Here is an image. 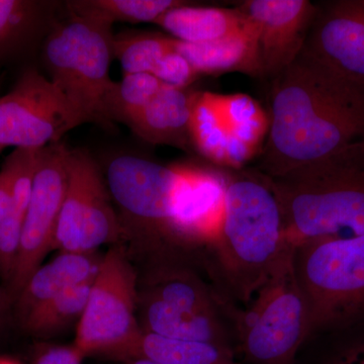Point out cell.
Here are the masks:
<instances>
[{
    "label": "cell",
    "mask_w": 364,
    "mask_h": 364,
    "mask_svg": "<svg viewBox=\"0 0 364 364\" xmlns=\"http://www.w3.org/2000/svg\"><path fill=\"white\" fill-rule=\"evenodd\" d=\"M259 171L284 176L364 140V90L299 55L272 80Z\"/></svg>",
    "instance_id": "cell-1"
},
{
    "label": "cell",
    "mask_w": 364,
    "mask_h": 364,
    "mask_svg": "<svg viewBox=\"0 0 364 364\" xmlns=\"http://www.w3.org/2000/svg\"><path fill=\"white\" fill-rule=\"evenodd\" d=\"M265 178L282 210L287 247L364 235V140L286 176Z\"/></svg>",
    "instance_id": "cell-2"
},
{
    "label": "cell",
    "mask_w": 364,
    "mask_h": 364,
    "mask_svg": "<svg viewBox=\"0 0 364 364\" xmlns=\"http://www.w3.org/2000/svg\"><path fill=\"white\" fill-rule=\"evenodd\" d=\"M236 298L249 301L291 248L284 240L279 202L264 176L228 177L224 214L213 244Z\"/></svg>",
    "instance_id": "cell-3"
},
{
    "label": "cell",
    "mask_w": 364,
    "mask_h": 364,
    "mask_svg": "<svg viewBox=\"0 0 364 364\" xmlns=\"http://www.w3.org/2000/svg\"><path fill=\"white\" fill-rule=\"evenodd\" d=\"M112 26L70 14L53 28L44 46V62L50 80L76 109L105 129L114 127L109 104L117 82L109 75Z\"/></svg>",
    "instance_id": "cell-4"
},
{
    "label": "cell",
    "mask_w": 364,
    "mask_h": 364,
    "mask_svg": "<svg viewBox=\"0 0 364 364\" xmlns=\"http://www.w3.org/2000/svg\"><path fill=\"white\" fill-rule=\"evenodd\" d=\"M296 282L311 333L364 314V235L308 242L294 249Z\"/></svg>",
    "instance_id": "cell-5"
},
{
    "label": "cell",
    "mask_w": 364,
    "mask_h": 364,
    "mask_svg": "<svg viewBox=\"0 0 364 364\" xmlns=\"http://www.w3.org/2000/svg\"><path fill=\"white\" fill-rule=\"evenodd\" d=\"M244 358L253 364H294L311 334L305 296L296 282L294 249L236 321Z\"/></svg>",
    "instance_id": "cell-6"
},
{
    "label": "cell",
    "mask_w": 364,
    "mask_h": 364,
    "mask_svg": "<svg viewBox=\"0 0 364 364\" xmlns=\"http://www.w3.org/2000/svg\"><path fill=\"white\" fill-rule=\"evenodd\" d=\"M136 273L126 249L112 245L100 261L76 328L74 346L85 356L102 354L127 361L142 336L136 318Z\"/></svg>",
    "instance_id": "cell-7"
},
{
    "label": "cell",
    "mask_w": 364,
    "mask_h": 364,
    "mask_svg": "<svg viewBox=\"0 0 364 364\" xmlns=\"http://www.w3.org/2000/svg\"><path fill=\"white\" fill-rule=\"evenodd\" d=\"M191 166H164L143 158L117 157L107 167V183L124 237L138 235L150 243L177 244L174 219Z\"/></svg>",
    "instance_id": "cell-8"
},
{
    "label": "cell",
    "mask_w": 364,
    "mask_h": 364,
    "mask_svg": "<svg viewBox=\"0 0 364 364\" xmlns=\"http://www.w3.org/2000/svg\"><path fill=\"white\" fill-rule=\"evenodd\" d=\"M124 232L100 166L85 150L69 149L68 181L54 246L61 252L95 253Z\"/></svg>",
    "instance_id": "cell-9"
},
{
    "label": "cell",
    "mask_w": 364,
    "mask_h": 364,
    "mask_svg": "<svg viewBox=\"0 0 364 364\" xmlns=\"http://www.w3.org/2000/svg\"><path fill=\"white\" fill-rule=\"evenodd\" d=\"M87 123L68 98L37 69L21 74L0 97V149H42L61 142L68 132Z\"/></svg>",
    "instance_id": "cell-10"
},
{
    "label": "cell",
    "mask_w": 364,
    "mask_h": 364,
    "mask_svg": "<svg viewBox=\"0 0 364 364\" xmlns=\"http://www.w3.org/2000/svg\"><path fill=\"white\" fill-rule=\"evenodd\" d=\"M68 153L63 141L43 148L23 228L11 291L18 296L54 246L55 232L68 181Z\"/></svg>",
    "instance_id": "cell-11"
},
{
    "label": "cell",
    "mask_w": 364,
    "mask_h": 364,
    "mask_svg": "<svg viewBox=\"0 0 364 364\" xmlns=\"http://www.w3.org/2000/svg\"><path fill=\"white\" fill-rule=\"evenodd\" d=\"M301 55L364 90V0L316 2Z\"/></svg>",
    "instance_id": "cell-12"
},
{
    "label": "cell",
    "mask_w": 364,
    "mask_h": 364,
    "mask_svg": "<svg viewBox=\"0 0 364 364\" xmlns=\"http://www.w3.org/2000/svg\"><path fill=\"white\" fill-rule=\"evenodd\" d=\"M237 7L255 30L261 76L272 81L303 51L315 16L316 2L247 0Z\"/></svg>",
    "instance_id": "cell-13"
},
{
    "label": "cell",
    "mask_w": 364,
    "mask_h": 364,
    "mask_svg": "<svg viewBox=\"0 0 364 364\" xmlns=\"http://www.w3.org/2000/svg\"><path fill=\"white\" fill-rule=\"evenodd\" d=\"M228 177L221 171L191 166L174 219L177 244L212 247L224 214Z\"/></svg>",
    "instance_id": "cell-14"
},
{
    "label": "cell",
    "mask_w": 364,
    "mask_h": 364,
    "mask_svg": "<svg viewBox=\"0 0 364 364\" xmlns=\"http://www.w3.org/2000/svg\"><path fill=\"white\" fill-rule=\"evenodd\" d=\"M193 92L162 85L156 95L139 114L130 129L145 142L188 151L191 143V111Z\"/></svg>",
    "instance_id": "cell-15"
},
{
    "label": "cell",
    "mask_w": 364,
    "mask_h": 364,
    "mask_svg": "<svg viewBox=\"0 0 364 364\" xmlns=\"http://www.w3.org/2000/svg\"><path fill=\"white\" fill-rule=\"evenodd\" d=\"M172 47L188 60L200 76L240 72L251 77L262 78L255 30L251 23L244 32L202 44L172 38Z\"/></svg>",
    "instance_id": "cell-16"
},
{
    "label": "cell",
    "mask_w": 364,
    "mask_h": 364,
    "mask_svg": "<svg viewBox=\"0 0 364 364\" xmlns=\"http://www.w3.org/2000/svg\"><path fill=\"white\" fill-rule=\"evenodd\" d=\"M138 305L143 332L231 348L218 314L186 312L146 293L139 294Z\"/></svg>",
    "instance_id": "cell-17"
},
{
    "label": "cell",
    "mask_w": 364,
    "mask_h": 364,
    "mask_svg": "<svg viewBox=\"0 0 364 364\" xmlns=\"http://www.w3.org/2000/svg\"><path fill=\"white\" fill-rule=\"evenodd\" d=\"M155 23L173 39L191 44L224 39L250 26L247 16L237 6H196L186 2L169 9Z\"/></svg>",
    "instance_id": "cell-18"
},
{
    "label": "cell",
    "mask_w": 364,
    "mask_h": 364,
    "mask_svg": "<svg viewBox=\"0 0 364 364\" xmlns=\"http://www.w3.org/2000/svg\"><path fill=\"white\" fill-rule=\"evenodd\" d=\"M100 261L95 253L61 252L41 265L16 296L20 317L67 289L95 279Z\"/></svg>",
    "instance_id": "cell-19"
},
{
    "label": "cell",
    "mask_w": 364,
    "mask_h": 364,
    "mask_svg": "<svg viewBox=\"0 0 364 364\" xmlns=\"http://www.w3.org/2000/svg\"><path fill=\"white\" fill-rule=\"evenodd\" d=\"M138 358L163 364H231L234 361L231 348L145 332L128 360Z\"/></svg>",
    "instance_id": "cell-20"
},
{
    "label": "cell",
    "mask_w": 364,
    "mask_h": 364,
    "mask_svg": "<svg viewBox=\"0 0 364 364\" xmlns=\"http://www.w3.org/2000/svg\"><path fill=\"white\" fill-rule=\"evenodd\" d=\"M219 95L213 92H193L191 98V143L208 161L227 167V127L220 107Z\"/></svg>",
    "instance_id": "cell-21"
},
{
    "label": "cell",
    "mask_w": 364,
    "mask_h": 364,
    "mask_svg": "<svg viewBox=\"0 0 364 364\" xmlns=\"http://www.w3.org/2000/svg\"><path fill=\"white\" fill-rule=\"evenodd\" d=\"M181 0H74L67 1L69 13L114 25V23H156Z\"/></svg>",
    "instance_id": "cell-22"
},
{
    "label": "cell",
    "mask_w": 364,
    "mask_h": 364,
    "mask_svg": "<svg viewBox=\"0 0 364 364\" xmlns=\"http://www.w3.org/2000/svg\"><path fill=\"white\" fill-rule=\"evenodd\" d=\"M93 279L67 289L21 316L23 329L37 336H49L76 321L78 323L85 312Z\"/></svg>",
    "instance_id": "cell-23"
},
{
    "label": "cell",
    "mask_w": 364,
    "mask_h": 364,
    "mask_svg": "<svg viewBox=\"0 0 364 364\" xmlns=\"http://www.w3.org/2000/svg\"><path fill=\"white\" fill-rule=\"evenodd\" d=\"M223 119L229 138L235 139L258 154L269 131V114L257 100L244 93L219 95Z\"/></svg>",
    "instance_id": "cell-24"
},
{
    "label": "cell",
    "mask_w": 364,
    "mask_h": 364,
    "mask_svg": "<svg viewBox=\"0 0 364 364\" xmlns=\"http://www.w3.org/2000/svg\"><path fill=\"white\" fill-rule=\"evenodd\" d=\"M146 294L186 312L217 314L202 282L186 270L161 268L152 277Z\"/></svg>",
    "instance_id": "cell-25"
},
{
    "label": "cell",
    "mask_w": 364,
    "mask_h": 364,
    "mask_svg": "<svg viewBox=\"0 0 364 364\" xmlns=\"http://www.w3.org/2000/svg\"><path fill=\"white\" fill-rule=\"evenodd\" d=\"M171 51L172 38L160 33L124 32L112 38V57L119 61L124 75L152 74L163 57Z\"/></svg>",
    "instance_id": "cell-26"
},
{
    "label": "cell",
    "mask_w": 364,
    "mask_h": 364,
    "mask_svg": "<svg viewBox=\"0 0 364 364\" xmlns=\"http://www.w3.org/2000/svg\"><path fill=\"white\" fill-rule=\"evenodd\" d=\"M47 2L0 0V55L20 49L37 33L48 13Z\"/></svg>",
    "instance_id": "cell-27"
},
{
    "label": "cell",
    "mask_w": 364,
    "mask_h": 364,
    "mask_svg": "<svg viewBox=\"0 0 364 364\" xmlns=\"http://www.w3.org/2000/svg\"><path fill=\"white\" fill-rule=\"evenodd\" d=\"M162 83L153 74L124 75L117 82L109 104V119L112 124H131L147 107L161 88Z\"/></svg>",
    "instance_id": "cell-28"
},
{
    "label": "cell",
    "mask_w": 364,
    "mask_h": 364,
    "mask_svg": "<svg viewBox=\"0 0 364 364\" xmlns=\"http://www.w3.org/2000/svg\"><path fill=\"white\" fill-rule=\"evenodd\" d=\"M21 219L13 193L6 164L0 170V275L11 284L20 250Z\"/></svg>",
    "instance_id": "cell-29"
},
{
    "label": "cell",
    "mask_w": 364,
    "mask_h": 364,
    "mask_svg": "<svg viewBox=\"0 0 364 364\" xmlns=\"http://www.w3.org/2000/svg\"><path fill=\"white\" fill-rule=\"evenodd\" d=\"M152 74L162 85L178 90H188L200 76L188 60L174 50L163 57Z\"/></svg>",
    "instance_id": "cell-30"
},
{
    "label": "cell",
    "mask_w": 364,
    "mask_h": 364,
    "mask_svg": "<svg viewBox=\"0 0 364 364\" xmlns=\"http://www.w3.org/2000/svg\"><path fill=\"white\" fill-rule=\"evenodd\" d=\"M85 358L74 345L55 346L43 351L33 364H82Z\"/></svg>",
    "instance_id": "cell-31"
},
{
    "label": "cell",
    "mask_w": 364,
    "mask_h": 364,
    "mask_svg": "<svg viewBox=\"0 0 364 364\" xmlns=\"http://www.w3.org/2000/svg\"><path fill=\"white\" fill-rule=\"evenodd\" d=\"M127 364H163L155 363V361L148 360V359H131V360L126 361Z\"/></svg>",
    "instance_id": "cell-32"
},
{
    "label": "cell",
    "mask_w": 364,
    "mask_h": 364,
    "mask_svg": "<svg viewBox=\"0 0 364 364\" xmlns=\"http://www.w3.org/2000/svg\"><path fill=\"white\" fill-rule=\"evenodd\" d=\"M0 364H21L18 361L9 358H0Z\"/></svg>",
    "instance_id": "cell-33"
},
{
    "label": "cell",
    "mask_w": 364,
    "mask_h": 364,
    "mask_svg": "<svg viewBox=\"0 0 364 364\" xmlns=\"http://www.w3.org/2000/svg\"><path fill=\"white\" fill-rule=\"evenodd\" d=\"M2 320H4V301H2V296H0V326L2 324Z\"/></svg>",
    "instance_id": "cell-34"
},
{
    "label": "cell",
    "mask_w": 364,
    "mask_h": 364,
    "mask_svg": "<svg viewBox=\"0 0 364 364\" xmlns=\"http://www.w3.org/2000/svg\"><path fill=\"white\" fill-rule=\"evenodd\" d=\"M355 356L358 359V364H364V349L356 353Z\"/></svg>",
    "instance_id": "cell-35"
},
{
    "label": "cell",
    "mask_w": 364,
    "mask_h": 364,
    "mask_svg": "<svg viewBox=\"0 0 364 364\" xmlns=\"http://www.w3.org/2000/svg\"><path fill=\"white\" fill-rule=\"evenodd\" d=\"M335 364H348V360H347V358H346V359H344V360H340V361H338V363H335Z\"/></svg>",
    "instance_id": "cell-36"
},
{
    "label": "cell",
    "mask_w": 364,
    "mask_h": 364,
    "mask_svg": "<svg viewBox=\"0 0 364 364\" xmlns=\"http://www.w3.org/2000/svg\"><path fill=\"white\" fill-rule=\"evenodd\" d=\"M231 364H239V363H235V361H233V363H232Z\"/></svg>",
    "instance_id": "cell-37"
},
{
    "label": "cell",
    "mask_w": 364,
    "mask_h": 364,
    "mask_svg": "<svg viewBox=\"0 0 364 364\" xmlns=\"http://www.w3.org/2000/svg\"><path fill=\"white\" fill-rule=\"evenodd\" d=\"M1 151H2V150H1V149H0V153H1Z\"/></svg>",
    "instance_id": "cell-38"
}]
</instances>
